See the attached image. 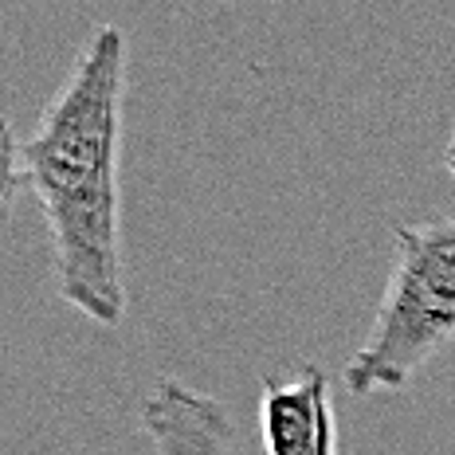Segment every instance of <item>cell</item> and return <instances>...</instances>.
I'll list each match as a JSON object with an SVG mask.
<instances>
[{"instance_id":"1","label":"cell","mask_w":455,"mask_h":455,"mask_svg":"<svg viewBox=\"0 0 455 455\" xmlns=\"http://www.w3.org/2000/svg\"><path fill=\"white\" fill-rule=\"evenodd\" d=\"M130 40L99 24L71 60L36 130L20 141L24 177L44 208L55 295L94 326L130 310L122 271V114Z\"/></svg>"},{"instance_id":"2","label":"cell","mask_w":455,"mask_h":455,"mask_svg":"<svg viewBox=\"0 0 455 455\" xmlns=\"http://www.w3.org/2000/svg\"><path fill=\"white\" fill-rule=\"evenodd\" d=\"M455 341V216L401 224L365 341L341 369L349 396L404 393Z\"/></svg>"},{"instance_id":"3","label":"cell","mask_w":455,"mask_h":455,"mask_svg":"<svg viewBox=\"0 0 455 455\" xmlns=\"http://www.w3.org/2000/svg\"><path fill=\"white\" fill-rule=\"evenodd\" d=\"M263 455H338V409L326 369L299 362L259 385Z\"/></svg>"},{"instance_id":"4","label":"cell","mask_w":455,"mask_h":455,"mask_svg":"<svg viewBox=\"0 0 455 455\" xmlns=\"http://www.w3.org/2000/svg\"><path fill=\"white\" fill-rule=\"evenodd\" d=\"M138 420L154 455H240L232 416L220 396L177 377H157L138 404Z\"/></svg>"},{"instance_id":"5","label":"cell","mask_w":455,"mask_h":455,"mask_svg":"<svg viewBox=\"0 0 455 455\" xmlns=\"http://www.w3.org/2000/svg\"><path fill=\"white\" fill-rule=\"evenodd\" d=\"M28 185L24 177V157H20V141L16 130L8 122V114H0V228L12 224L16 201H20V188Z\"/></svg>"},{"instance_id":"6","label":"cell","mask_w":455,"mask_h":455,"mask_svg":"<svg viewBox=\"0 0 455 455\" xmlns=\"http://www.w3.org/2000/svg\"><path fill=\"white\" fill-rule=\"evenodd\" d=\"M443 173L455 181V126H451V138H448V146H443Z\"/></svg>"}]
</instances>
